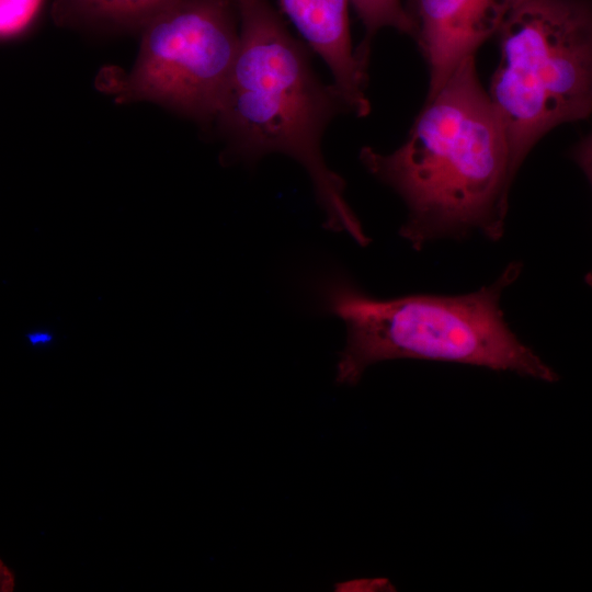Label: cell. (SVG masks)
<instances>
[{"label": "cell", "mask_w": 592, "mask_h": 592, "mask_svg": "<svg viewBox=\"0 0 592 592\" xmlns=\"http://www.w3.org/2000/svg\"><path fill=\"white\" fill-rule=\"evenodd\" d=\"M360 160L403 200L400 236L414 249L478 231L499 239L515 177L500 117L466 59L431 96L406 141L391 152L372 147Z\"/></svg>", "instance_id": "1"}, {"label": "cell", "mask_w": 592, "mask_h": 592, "mask_svg": "<svg viewBox=\"0 0 592 592\" xmlns=\"http://www.w3.org/2000/svg\"><path fill=\"white\" fill-rule=\"evenodd\" d=\"M236 3L239 49L212 124L236 159L255 162L281 153L298 162L325 212V226L366 246L369 239L345 200V182L321 149L328 125L346 110L338 89L320 81L267 0Z\"/></svg>", "instance_id": "2"}, {"label": "cell", "mask_w": 592, "mask_h": 592, "mask_svg": "<svg viewBox=\"0 0 592 592\" xmlns=\"http://www.w3.org/2000/svg\"><path fill=\"white\" fill-rule=\"evenodd\" d=\"M521 269V263H511L492 284L458 296L377 299L350 284H332L327 306L346 328L337 380L354 385L368 366L396 358L454 362L557 380L553 368L515 335L503 318L501 294Z\"/></svg>", "instance_id": "3"}, {"label": "cell", "mask_w": 592, "mask_h": 592, "mask_svg": "<svg viewBox=\"0 0 592 592\" xmlns=\"http://www.w3.org/2000/svg\"><path fill=\"white\" fill-rule=\"evenodd\" d=\"M497 35L488 93L517 172L549 130L592 116V0H516Z\"/></svg>", "instance_id": "4"}, {"label": "cell", "mask_w": 592, "mask_h": 592, "mask_svg": "<svg viewBox=\"0 0 592 592\" xmlns=\"http://www.w3.org/2000/svg\"><path fill=\"white\" fill-rule=\"evenodd\" d=\"M126 73L102 76L117 103L148 102L212 124L240 44L236 0H178L139 32Z\"/></svg>", "instance_id": "5"}, {"label": "cell", "mask_w": 592, "mask_h": 592, "mask_svg": "<svg viewBox=\"0 0 592 592\" xmlns=\"http://www.w3.org/2000/svg\"><path fill=\"white\" fill-rule=\"evenodd\" d=\"M516 0H406L413 37L429 69L433 95L466 59L497 35Z\"/></svg>", "instance_id": "6"}, {"label": "cell", "mask_w": 592, "mask_h": 592, "mask_svg": "<svg viewBox=\"0 0 592 592\" xmlns=\"http://www.w3.org/2000/svg\"><path fill=\"white\" fill-rule=\"evenodd\" d=\"M350 0H280V5L307 44L329 68L346 110L369 112L366 68L354 52L349 26Z\"/></svg>", "instance_id": "7"}, {"label": "cell", "mask_w": 592, "mask_h": 592, "mask_svg": "<svg viewBox=\"0 0 592 592\" xmlns=\"http://www.w3.org/2000/svg\"><path fill=\"white\" fill-rule=\"evenodd\" d=\"M178 0H55L53 18L62 26L105 33L140 32Z\"/></svg>", "instance_id": "8"}, {"label": "cell", "mask_w": 592, "mask_h": 592, "mask_svg": "<svg viewBox=\"0 0 592 592\" xmlns=\"http://www.w3.org/2000/svg\"><path fill=\"white\" fill-rule=\"evenodd\" d=\"M366 31L357 57L367 64L373 36L383 29H394L409 35L414 25L406 7V0H350Z\"/></svg>", "instance_id": "9"}, {"label": "cell", "mask_w": 592, "mask_h": 592, "mask_svg": "<svg viewBox=\"0 0 592 592\" xmlns=\"http://www.w3.org/2000/svg\"><path fill=\"white\" fill-rule=\"evenodd\" d=\"M42 0H1L0 35L3 41L22 34L37 14Z\"/></svg>", "instance_id": "10"}, {"label": "cell", "mask_w": 592, "mask_h": 592, "mask_svg": "<svg viewBox=\"0 0 592 592\" xmlns=\"http://www.w3.org/2000/svg\"><path fill=\"white\" fill-rule=\"evenodd\" d=\"M571 157L585 173L592 186V132L574 146ZM589 282L592 285V273L589 275Z\"/></svg>", "instance_id": "11"}, {"label": "cell", "mask_w": 592, "mask_h": 592, "mask_svg": "<svg viewBox=\"0 0 592 592\" xmlns=\"http://www.w3.org/2000/svg\"><path fill=\"white\" fill-rule=\"evenodd\" d=\"M14 571L10 569L1 559L0 560V591L11 592L14 591Z\"/></svg>", "instance_id": "12"}, {"label": "cell", "mask_w": 592, "mask_h": 592, "mask_svg": "<svg viewBox=\"0 0 592 592\" xmlns=\"http://www.w3.org/2000/svg\"><path fill=\"white\" fill-rule=\"evenodd\" d=\"M26 338L32 346L47 345L53 341V337L46 332H31L26 334Z\"/></svg>", "instance_id": "13"}]
</instances>
